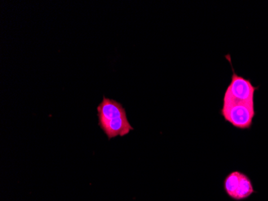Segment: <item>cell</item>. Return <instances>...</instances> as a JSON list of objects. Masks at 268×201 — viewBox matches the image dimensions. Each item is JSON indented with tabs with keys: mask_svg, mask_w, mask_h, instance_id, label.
<instances>
[{
	"mask_svg": "<svg viewBox=\"0 0 268 201\" xmlns=\"http://www.w3.org/2000/svg\"><path fill=\"white\" fill-rule=\"evenodd\" d=\"M98 125L106 134L108 140L117 136L124 137L133 131V127L127 118L126 111L122 104L116 100L104 96L102 102L97 106Z\"/></svg>",
	"mask_w": 268,
	"mask_h": 201,
	"instance_id": "6da1fadb",
	"label": "cell"
},
{
	"mask_svg": "<svg viewBox=\"0 0 268 201\" xmlns=\"http://www.w3.org/2000/svg\"><path fill=\"white\" fill-rule=\"evenodd\" d=\"M220 114L227 123L237 129H251L256 115V105L222 99V107Z\"/></svg>",
	"mask_w": 268,
	"mask_h": 201,
	"instance_id": "7a4b0ae2",
	"label": "cell"
},
{
	"mask_svg": "<svg viewBox=\"0 0 268 201\" xmlns=\"http://www.w3.org/2000/svg\"><path fill=\"white\" fill-rule=\"evenodd\" d=\"M232 71L231 80L224 93L223 99L255 103V94L259 87L253 85L250 79L239 76L233 68Z\"/></svg>",
	"mask_w": 268,
	"mask_h": 201,
	"instance_id": "3957f363",
	"label": "cell"
},
{
	"mask_svg": "<svg viewBox=\"0 0 268 201\" xmlns=\"http://www.w3.org/2000/svg\"><path fill=\"white\" fill-rule=\"evenodd\" d=\"M255 193L256 191L254 189L253 184L249 178V176L242 172L240 180H239V189L237 190L234 201H241L247 199Z\"/></svg>",
	"mask_w": 268,
	"mask_h": 201,
	"instance_id": "277c9868",
	"label": "cell"
},
{
	"mask_svg": "<svg viewBox=\"0 0 268 201\" xmlns=\"http://www.w3.org/2000/svg\"><path fill=\"white\" fill-rule=\"evenodd\" d=\"M241 174L242 172L239 171H234L229 173L224 180V190L226 192V195L231 199H234L237 190L239 189Z\"/></svg>",
	"mask_w": 268,
	"mask_h": 201,
	"instance_id": "5b68a950",
	"label": "cell"
}]
</instances>
